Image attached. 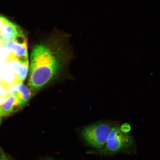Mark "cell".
Masks as SVG:
<instances>
[{
	"label": "cell",
	"instance_id": "cell-1",
	"mask_svg": "<svg viewBox=\"0 0 160 160\" xmlns=\"http://www.w3.org/2000/svg\"><path fill=\"white\" fill-rule=\"evenodd\" d=\"M68 61L65 50L57 40L42 43L33 48L27 87L35 94L61 73Z\"/></svg>",
	"mask_w": 160,
	"mask_h": 160
},
{
	"label": "cell",
	"instance_id": "cell-2",
	"mask_svg": "<svg viewBox=\"0 0 160 160\" xmlns=\"http://www.w3.org/2000/svg\"><path fill=\"white\" fill-rule=\"evenodd\" d=\"M131 136L119 127H112L107 143L101 150L105 155H111L120 152L127 151L133 146Z\"/></svg>",
	"mask_w": 160,
	"mask_h": 160
},
{
	"label": "cell",
	"instance_id": "cell-3",
	"mask_svg": "<svg viewBox=\"0 0 160 160\" xmlns=\"http://www.w3.org/2000/svg\"><path fill=\"white\" fill-rule=\"evenodd\" d=\"M112 127L109 124L105 123L88 126L82 131V137L88 145L101 149L107 143Z\"/></svg>",
	"mask_w": 160,
	"mask_h": 160
},
{
	"label": "cell",
	"instance_id": "cell-4",
	"mask_svg": "<svg viewBox=\"0 0 160 160\" xmlns=\"http://www.w3.org/2000/svg\"><path fill=\"white\" fill-rule=\"evenodd\" d=\"M4 46L8 48L12 52L14 56L12 62L28 60L27 39L25 35L13 41L6 42Z\"/></svg>",
	"mask_w": 160,
	"mask_h": 160
},
{
	"label": "cell",
	"instance_id": "cell-5",
	"mask_svg": "<svg viewBox=\"0 0 160 160\" xmlns=\"http://www.w3.org/2000/svg\"><path fill=\"white\" fill-rule=\"evenodd\" d=\"M18 100L14 95L9 93L5 99L0 103V117H4L13 114L21 109Z\"/></svg>",
	"mask_w": 160,
	"mask_h": 160
},
{
	"label": "cell",
	"instance_id": "cell-6",
	"mask_svg": "<svg viewBox=\"0 0 160 160\" xmlns=\"http://www.w3.org/2000/svg\"><path fill=\"white\" fill-rule=\"evenodd\" d=\"M24 35L21 28L7 19L0 31V36L5 42L13 41Z\"/></svg>",
	"mask_w": 160,
	"mask_h": 160
},
{
	"label": "cell",
	"instance_id": "cell-7",
	"mask_svg": "<svg viewBox=\"0 0 160 160\" xmlns=\"http://www.w3.org/2000/svg\"><path fill=\"white\" fill-rule=\"evenodd\" d=\"M16 72L14 85L23 83L27 78L29 71V60L22 61H14L12 62Z\"/></svg>",
	"mask_w": 160,
	"mask_h": 160
},
{
	"label": "cell",
	"instance_id": "cell-8",
	"mask_svg": "<svg viewBox=\"0 0 160 160\" xmlns=\"http://www.w3.org/2000/svg\"><path fill=\"white\" fill-rule=\"evenodd\" d=\"M19 102L21 107L23 108L31 98L32 93L27 86L23 83L15 85L12 93Z\"/></svg>",
	"mask_w": 160,
	"mask_h": 160
},
{
	"label": "cell",
	"instance_id": "cell-9",
	"mask_svg": "<svg viewBox=\"0 0 160 160\" xmlns=\"http://www.w3.org/2000/svg\"><path fill=\"white\" fill-rule=\"evenodd\" d=\"M0 160H15L0 147Z\"/></svg>",
	"mask_w": 160,
	"mask_h": 160
},
{
	"label": "cell",
	"instance_id": "cell-10",
	"mask_svg": "<svg viewBox=\"0 0 160 160\" xmlns=\"http://www.w3.org/2000/svg\"><path fill=\"white\" fill-rule=\"evenodd\" d=\"M7 18L3 16L0 15V31L2 27L4 24L5 23V22L7 20Z\"/></svg>",
	"mask_w": 160,
	"mask_h": 160
},
{
	"label": "cell",
	"instance_id": "cell-11",
	"mask_svg": "<svg viewBox=\"0 0 160 160\" xmlns=\"http://www.w3.org/2000/svg\"><path fill=\"white\" fill-rule=\"evenodd\" d=\"M5 41H4L3 39L2 38L1 36H0V48L3 47L5 43Z\"/></svg>",
	"mask_w": 160,
	"mask_h": 160
},
{
	"label": "cell",
	"instance_id": "cell-12",
	"mask_svg": "<svg viewBox=\"0 0 160 160\" xmlns=\"http://www.w3.org/2000/svg\"><path fill=\"white\" fill-rule=\"evenodd\" d=\"M1 119H0V125H1Z\"/></svg>",
	"mask_w": 160,
	"mask_h": 160
}]
</instances>
